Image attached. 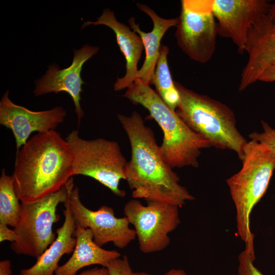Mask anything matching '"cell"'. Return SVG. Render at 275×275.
Returning <instances> with one entry per match:
<instances>
[{
  "mask_svg": "<svg viewBox=\"0 0 275 275\" xmlns=\"http://www.w3.org/2000/svg\"><path fill=\"white\" fill-rule=\"evenodd\" d=\"M118 118L127 135L131 159L126 168V180L134 199L184 205L195 198L179 183L178 175L162 159L154 133L135 111Z\"/></svg>",
  "mask_w": 275,
  "mask_h": 275,
  "instance_id": "cell-1",
  "label": "cell"
},
{
  "mask_svg": "<svg viewBox=\"0 0 275 275\" xmlns=\"http://www.w3.org/2000/svg\"><path fill=\"white\" fill-rule=\"evenodd\" d=\"M73 175L71 152L56 130L36 134L16 151L12 177L21 203L59 191Z\"/></svg>",
  "mask_w": 275,
  "mask_h": 275,
  "instance_id": "cell-2",
  "label": "cell"
},
{
  "mask_svg": "<svg viewBox=\"0 0 275 275\" xmlns=\"http://www.w3.org/2000/svg\"><path fill=\"white\" fill-rule=\"evenodd\" d=\"M124 96L147 109L161 127L163 141L159 146L163 160L172 168L198 167L201 150L210 144L196 134L171 109L149 86L136 79Z\"/></svg>",
  "mask_w": 275,
  "mask_h": 275,
  "instance_id": "cell-3",
  "label": "cell"
},
{
  "mask_svg": "<svg viewBox=\"0 0 275 275\" xmlns=\"http://www.w3.org/2000/svg\"><path fill=\"white\" fill-rule=\"evenodd\" d=\"M241 160V169L226 182L236 209L238 234L245 243V250L255 257L250 215L267 190L275 170V154L251 140L244 147Z\"/></svg>",
  "mask_w": 275,
  "mask_h": 275,
  "instance_id": "cell-4",
  "label": "cell"
},
{
  "mask_svg": "<svg viewBox=\"0 0 275 275\" xmlns=\"http://www.w3.org/2000/svg\"><path fill=\"white\" fill-rule=\"evenodd\" d=\"M180 96L176 112L196 134L217 149L236 152L240 160L247 143L236 127L233 111L209 96L199 94L175 81Z\"/></svg>",
  "mask_w": 275,
  "mask_h": 275,
  "instance_id": "cell-5",
  "label": "cell"
},
{
  "mask_svg": "<svg viewBox=\"0 0 275 275\" xmlns=\"http://www.w3.org/2000/svg\"><path fill=\"white\" fill-rule=\"evenodd\" d=\"M72 155L73 175L92 178L116 196L124 197L125 191L120 188L121 180H126L128 161L118 143L103 138L85 140L74 130L65 138Z\"/></svg>",
  "mask_w": 275,
  "mask_h": 275,
  "instance_id": "cell-6",
  "label": "cell"
},
{
  "mask_svg": "<svg viewBox=\"0 0 275 275\" xmlns=\"http://www.w3.org/2000/svg\"><path fill=\"white\" fill-rule=\"evenodd\" d=\"M66 184L59 191L39 200L21 203L19 219L14 228L17 236L10 248L15 253L38 259L54 241L52 226L60 219L57 208L68 198Z\"/></svg>",
  "mask_w": 275,
  "mask_h": 275,
  "instance_id": "cell-7",
  "label": "cell"
},
{
  "mask_svg": "<svg viewBox=\"0 0 275 275\" xmlns=\"http://www.w3.org/2000/svg\"><path fill=\"white\" fill-rule=\"evenodd\" d=\"M175 34L177 43L191 60L204 64L213 57L218 35L212 0H182Z\"/></svg>",
  "mask_w": 275,
  "mask_h": 275,
  "instance_id": "cell-8",
  "label": "cell"
},
{
  "mask_svg": "<svg viewBox=\"0 0 275 275\" xmlns=\"http://www.w3.org/2000/svg\"><path fill=\"white\" fill-rule=\"evenodd\" d=\"M179 207L150 201L144 205L136 199L128 201L124 214L133 226L140 251L146 254L159 252L170 243L169 234L180 223Z\"/></svg>",
  "mask_w": 275,
  "mask_h": 275,
  "instance_id": "cell-9",
  "label": "cell"
},
{
  "mask_svg": "<svg viewBox=\"0 0 275 275\" xmlns=\"http://www.w3.org/2000/svg\"><path fill=\"white\" fill-rule=\"evenodd\" d=\"M66 185L68 189L67 202L76 224L90 229L97 245L101 247L113 242L116 247L123 249L135 239V231L129 227L126 216L116 217L113 209L106 205L96 211L88 209L81 203L78 188L74 186L72 177Z\"/></svg>",
  "mask_w": 275,
  "mask_h": 275,
  "instance_id": "cell-10",
  "label": "cell"
},
{
  "mask_svg": "<svg viewBox=\"0 0 275 275\" xmlns=\"http://www.w3.org/2000/svg\"><path fill=\"white\" fill-rule=\"evenodd\" d=\"M270 4L266 0H212L218 35L231 39L238 53L243 54L249 31L267 14Z\"/></svg>",
  "mask_w": 275,
  "mask_h": 275,
  "instance_id": "cell-11",
  "label": "cell"
},
{
  "mask_svg": "<svg viewBox=\"0 0 275 275\" xmlns=\"http://www.w3.org/2000/svg\"><path fill=\"white\" fill-rule=\"evenodd\" d=\"M62 106L35 112L14 103L9 98V91L3 95L0 101V124L11 130L16 150L18 151L28 141L32 133L56 130L66 116Z\"/></svg>",
  "mask_w": 275,
  "mask_h": 275,
  "instance_id": "cell-12",
  "label": "cell"
},
{
  "mask_svg": "<svg viewBox=\"0 0 275 275\" xmlns=\"http://www.w3.org/2000/svg\"><path fill=\"white\" fill-rule=\"evenodd\" d=\"M98 50L99 48L97 46L85 44L79 49H74L73 61L70 66L60 69L54 63L49 66L46 74L35 81V96L52 92L56 94L61 92L67 93L73 101L79 124L84 116L80 103L82 92L81 86L85 84L80 76L82 67L85 63Z\"/></svg>",
  "mask_w": 275,
  "mask_h": 275,
  "instance_id": "cell-13",
  "label": "cell"
},
{
  "mask_svg": "<svg viewBox=\"0 0 275 275\" xmlns=\"http://www.w3.org/2000/svg\"><path fill=\"white\" fill-rule=\"evenodd\" d=\"M245 52L248 58L241 74L240 91L257 81L265 69L275 65V24L267 14L249 31Z\"/></svg>",
  "mask_w": 275,
  "mask_h": 275,
  "instance_id": "cell-14",
  "label": "cell"
},
{
  "mask_svg": "<svg viewBox=\"0 0 275 275\" xmlns=\"http://www.w3.org/2000/svg\"><path fill=\"white\" fill-rule=\"evenodd\" d=\"M91 24L106 25L115 33L117 42L126 60V73L122 77L118 78L114 89L118 91L127 89L138 78V65L144 48L141 38L127 25L118 21L114 12L108 8L103 10L97 21H86L81 28Z\"/></svg>",
  "mask_w": 275,
  "mask_h": 275,
  "instance_id": "cell-15",
  "label": "cell"
},
{
  "mask_svg": "<svg viewBox=\"0 0 275 275\" xmlns=\"http://www.w3.org/2000/svg\"><path fill=\"white\" fill-rule=\"evenodd\" d=\"M138 8L147 14L152 19L153 28L149 33L142 31L139 24L135 22L133 17L128 19L130 28L141 38L145 49L146 57L143 64L138 72V78L144 84L151 83L159 57L161 40L166 32L173 26H176L178 17L165 19L158 16L148 6L137 3Z\"/></svg>",
  "mask_w": 275,
  "mask_h": 275,
  "instance_id": "cell-16",
  "label": "cell"
},
{
  "mask_svg": "<svg viewBox=\"0 0 275 275\" xmlns=\"http://www.w3.org/2000/svg\"><path fill=\"white\" fill-rule=\"evenodd\" d=\"M74 236L76 244L72 255L65 263L59 266L55 275H75L79 269L92 265L106 267L111 260L120 257L118 251L106 250L97 245L89 228H83L76 224Z\"/></svg>",
  "mask_w": 275,
  "mask_h": 275,
  "instance_id": "cell-17",
  "label": "cell"
},
{
  "mask_svg": "<svg viewBox=\"0 0 275 275\" xmlns=\"http://www.w3.org/2000/svg\"><path fill=\"white\" fill-rule=\"evenodd\" d=\"M63 211L65 216L62 226L57 229V236L32 267L20 270V275H53L58 263L64 254L73 252L76 244L74 233L76 223L66 201Z\"/></svg>",
  "mask_w": 275,
  "mask_h": 275,
  "instance_id": "cell-18",
  "label": "cell"
},
{
  "mask_svg": "<svg viewBox=\"0 0 275 275\" xmlns=\"http://www.w3.org/2000/svg\"><path fill=\"white\" fill-rule=\"evenodd\" d=\"M169 52L168 46L161 45L150 84L154 85L156 92L165 103L171 109L176 111L179 105L180 96L168 66Z\"/></svg>",
  "mask_w": 275,
  "mask_h": 275,
  "instance_id": "cell-19",
  "label": "cell"
},
{
  "mask_svg": "<svg viewBox=\"0 0 275 275\" xmlns=\"http://www.w3.org/2000/svg\"><path fill=\"white\" fill-rule=\"evenodd\" d=\"M14 187L13 178L4 169L0 177V223L15 227L20 216L21 204Z\"/></svg>",
  "mask_w": 275,
  "mask_h": 275,
  "instance_id": "cell-20",
  "label": "cell"
},
{
  "mask_svg": "<svg viewBox=\"0 0 275 275\" xmlns=\"http://www.w3.org/2000/svg\"><path fill=\"white\" fill-rule=\"evenodd\" d=\"M262 125L263 131L252 132L249 138L265 146L275 154V128L264 121L262 122Z\"/></svg>",
  "mask_w": 275,
  "mask_h": 275,
  "instance_id": "cell-21",
  "label": "cell"
},
{
  "mask_svg": "<svg viewBox=\"0 0 275 275\" xmlns=\"http://www.w3.org/2000/svg\"><path fill=\"white\" fill-rule=\"evenodd\" d=\"M254 257L248 251L244 250L238 256V275H263L254 265Z\"/></svg>",
  "mask_w": 275,
  "mask_h": 275,
  "instance_id": "cell-22",
  "label": "cell"
},
{
  "mask_svg": "<svg viewBox=\"0 0 275 275\" xmlns=\"http://www.w3.org/2000/svg\"><path fill=\"white\" fill-rule=\"evenodd\" d=\"M106 268L109 275H135L126 256L113 259Z\"/></svg>",
  "mask_w": 275,
  "mask_h": 275,
  "instance_id": "cell-23",
  "label": "cell"
},
{
  "mask_svg": "<svg viewBox=\"0 0 275 275\" xmlns=\"http://www.w3.org/2000/svg\"><path fill=\"white\" fill-rule=\"evenodd\" d=\"M17 239V236L14 230L9 228L6 224L0 223V242L9 241L12 243Z\"/></svg>",
  "mask_w": 275,
  "mask_h": 275,
  "instance_id": "cell-24",
  "label": "cell"
},
{
  "mask_svg": "<svg viewBox=\"0 0 275 275\" xmlns=\"http://www.w3.org/2000/svg\"><path fill=\"white\" fill-rule=\"evenodd\" d=\"M258 81L266 82H275V65L265 69L259 76Z\"/></svg>",
  "mask_w": 275,
  "mask_h": 275,
  "instance_id": "cell-25",
  "label": "cell"
},
{
  "mask_svg": "<svg viewBox=\"0 0 275 275\" xmlns=\"http://www.w3.org/2000/svg\"><path fill=\"white\" fill-rule=\"evenodd\" d=\"M78 275H109L107 268L95 267L91 269L86 270Z\"/></svg>",
  "mask_w": 275,
  "mask_h": 275,
  "instance_id": "cell-26",
  "label": "cell"
},
{
  "mask_svg": "<svg viewBox=\"0 0 275 275\" xmlns=\"http://www.w3.org/2000/svg\"><path fill=\"white\" fill-rule=\"evenodd\" d=\"M11 264L10 260H5L0 262V275H12Z\"/></svg>",
  "mask_w": 275,
  "mask_h": 275,
  "instance_id": "cell-27",
  "label": "cell"
},
{
  "mask_svg": "<svg viewBox=\"0 0 275 275\" xmlns=\"http://www.w3.org/2000/svg\"><path fill=\"white\" fill-rule=\"evenodd\" d=\"M135 275H151L144 272H135ZM164 275H187L186 273L181 269H172Z\"/></svg>",
  "mask_w": 275,
  "mask_h": 275,
  "instance_id": "cell-28",
  "label": "cell"
},
{
  "mask_svg": "<svg viewBox=\"0 0 275 275\" xmlns=\"http://www.w3.org/2000/svg\"><path fill=\"white\" fill-rule=\"evenodd\" d=\"M267 15L271 21L275 24V2L270 4Z\"/></svg>",
  "mask_w": 275,
  "mask_h": 275,
  "instance_id": "cell-29",
  "label": "cell"
}]
</instances>
